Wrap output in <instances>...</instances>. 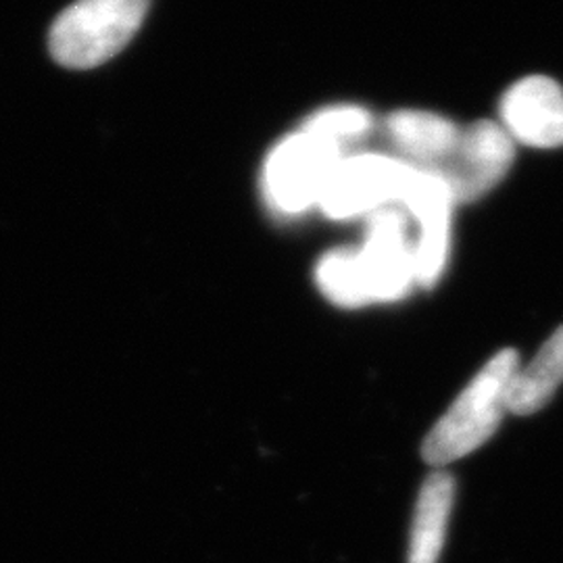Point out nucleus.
I'll list each match as a JSON object with an SVG mask.
<instances>
[{"label": "nucleus", "instance_id": "6e6552de", "mask_svg": "<svg viewBox=\"0 0 563 563\" xmlns=\"http://www.w3.org/2000/svg\"><path fill=\"white\" fill-rule=\"evenodd\" d=\"M509 139L530 148L563 146V88L549 76H526L511 84L499 104Z\"/></svg>", "mask_w": 563, "mask_h": 563}, {"label": "nucleus", "instance_id": "9b49d317", "mask_svg": "<svg viewBox=\"0 0 563 563\" xmlns=\"http://www.w3.org/2000/svg\"><path fill=\"white\" fill-rule=\"evenodd\" d=\"M563 383V325H560L526 367L514 376L507 411L514 416H532L553 399Z\"/></svg>", "mask_w": 563, "mask_h": 563}, {"label": "nucleus", "instance_id": "f03ea898", "mask_svg": "<svg viewBox=\"0 0 563 563\" xmlns=\"http://www.w3.org/2000/svg\"><path fill=\"white\" fill-rule=\"evenodd\" d=\"M151 0H78L51 27V55L63 67L92 69L113 59L141 30Z\"/></svg>", "mask_w": 563, "mask_h": 563}, {"label": "nucleus", "instance_id": "9d476101", "mask_svg": "<svg viewBox=\"0 0 563 563\" xmlns=\"http://www.w3.org/2000/svg\"><path fill=\"white\" fill-rule=\"evenodd\" d=\"M455 490V478L449 472L437 470L428 474L416 501L407 563H439Z\"/></svg>", "mask_w": 563, "mask_h": 563}, {"label": "nucleus", "instance_id": "ddd939ff", "mask_svg": "<svg viewBox=\"0 0 563 563\" xmlns=\"http://www.w3.org/2000/svg\"><path fill=\"white\" fill-rule=\"evenodd\" d=\"M374 118L360 104H330L302 121L301 130L339 148L360 142L372 132Z\"/></svg>", "mask_w": 563, "mask_h": 563}, {"label": "nucleus", "instance_id": "39448f33", "mask_svg": "<svg viewBox=\"0 0 563 563\" xmlns=\"http://www.w3.org/2000/svg\"><path fill=\"white\" fill-rule=\"evenodd\" d=\"M409 222L401 205H386L365 220V236L357 251L372 302L401 301L418 286Z\"/></svg>", "mask_w": 563, "mask_h": 563}, {"label": "nucleus", "instance_id": "1a4fd4ad", "mask_svg": "<svg viewBox=\"0 0 563 563\" xmlns=\"http://www.w3.org/2000/svg\"><path fill=\"white\" fill-rule=\"evenodd\" d=\"M384 134L399 159L420 169H434L455 151L462 128L432 111L399 109L384 120Z\"/></svg>", "mask_w": 563, "mask_h": 563}, {"label": "nucleus", "instance_id": "f8f14e48", "mask_svg": "<svg viewBox=\"0 0 563 563\" xmlns=\"http://www.w3.org/2000/svg\"><path fill=\"white\" fill-rule=\"evenodd\" d=\"M316 284L323 297L342 309L372 305L357 249H332L316 265Z\"/></svg>", "mask_w": 563, "mask_h": 563}, {"label": "nucleus", "instance_id": "20e7f679", "mask_svg": "<svg viewBox=\"0 0 563 563\" xmlns=\"http://www.w3.org/2000/svg\"><path fill=\"white\" fill-rule=\"evenodd\" d=\"M409 163L383 153H360L334 165L318 209L334 222L367 218L386 205H399Z\"/></svg>", "mask_w": 563, "mask_h": 563}, {"label": "nucleus", "instance_id": "f257e3e1", "mask_svg": "<svg viewBox=\"0 0 563 563\" xmlns=\"http://www.w3.org/2000/svg\"><path fill=\"white\" fill-rule=\"evenodd\" d=\"M518 369V351L504 349L495 353L426 434L423 462L443 467L481 449L504 422L509 386Z\"/></svg>", "mask_w": 563, "mask_h": 563}, {"label": "nucleus", "instance_id": "423d86ee", "mask_svg": "<svg viewBox=\"0 0 563 563\" xmlns=\"http://www.w3.org/2000/svg\"><path fill=\"white\" fill-rule=\"evenodd\" d=\"M516 159V142L497 121H474L462 130L455 151L439 167L428 169L443 178L455 202L483 199L504 180Z\"/></svg>", "mask_w": 563, "mask_h": 563}, {"label": "nucleus", "instance_id": "7ed1b4c3", "mask_svg": "<svg viewBox=\"0 0 563 563\" xmlns=\"http://www.w3.org/2000/svg\"><path fill=\"white\" fill-rule=\"evenodd\" d=\"M341 157L339 146L302 130L284 136L263 162L260 186L265 207L278 218H301L318 207Z\"/></svg>", "mask_w": 563, "mask_h": 563}, {"label": "nucleus", "instance_id": "0eeeda50", "mask_svg": "<svg viewBox=\"0 0 563 563\" xmlns=\"http://www.w3.org/2000/svg\"><path fill=\"white\" fill-rule=\"evenodd\" d=\"M409 220L418 223L416 276L418 286L432 288L443 278L451 253V220L457 205L449 186L434 172L411 167L401 201Z\"/></svg>", "mask_w": 563, "mask_h": 563}]
</instances>
